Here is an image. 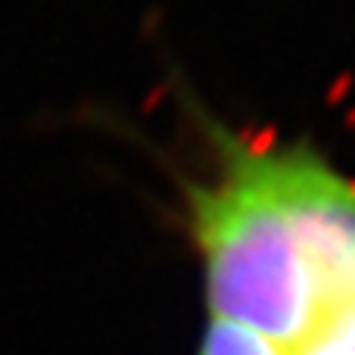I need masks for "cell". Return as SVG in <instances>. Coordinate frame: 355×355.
Returning a JSON list of instances; mask_svg holds the SVG:
<instances>
[{
	"label": "cell",
	"instance_id": "6da1fadb",
	"mask_svg": "<svg viewBox=\"0 0 355 355\" xmlns=\"http://www.w3.org/2000/svg\"><path fill=\"white\" fill-rule=\"evenodd\" d=\"M202 141L209 168L181 200L209 318L293 352L352 309L355 181L309 141L252 137L212 116Z\"/></svg>",
	"mask_w": 355,
	"mask_h": 355
},
{
	"label": "cell",
	"instance_id": "7a4b0ae2",
	"mask_svg": "<svg viewBox=\"0 0 355 355\" xmlns=\"http://www.w3.org/2000/svg\"><path fill=\"white\" fill-rule=\"evenodd\" d=\"M196 355H284V352L275 349L271 343H265L256 334L209 318L206 331L200 337V346H196Z\"/></svg>",
	"mask_w": 355,
	"mask_h": 355
},
{
	"label": "cell",
	"instance_id": "3957f363",
	"mask_svg": "<svg viewBox=\"0 0 355 355\" xmlns=\"http://www.w3.org/2000/svg\"><path fill=\"white\" fill-rule=\"evenodd\" d=\"M355 309L343 312L340 318H334L331 324H324L321 331H315L306 343H300L293 352L284 355H355Z\"/></svg>",
	"mask_w": 355,
	"mask_h": 355
},
{
	"label": "cell",
	"instance_id": "277c9868",
	"mask_svg": "<svg viewBox=\"0 0 355 355\" xmlns=\"http://www.w3.org/2000/svg\"><path fill=\"white\" fill-rule=\"evenodd\" d=\"M352 306H355V287H352Z\"/></svg>",
	"mask_w": 355,
	"mask_h": 355
},
{
	"label": "cell",
	"instance_id": "5b68a950",
	"mask_svg": "<svg viewBox=\"0 0 355 355\" xmlns=\"http://www.w3.org/2000/svg\"><path fill=\"white\" fill-rule=\"evenodd\" d=\"M352 324H355V321H352Z\"/></svg>",
	"mask_w": 355,
	"mask_h": 355
}]
</instances>
